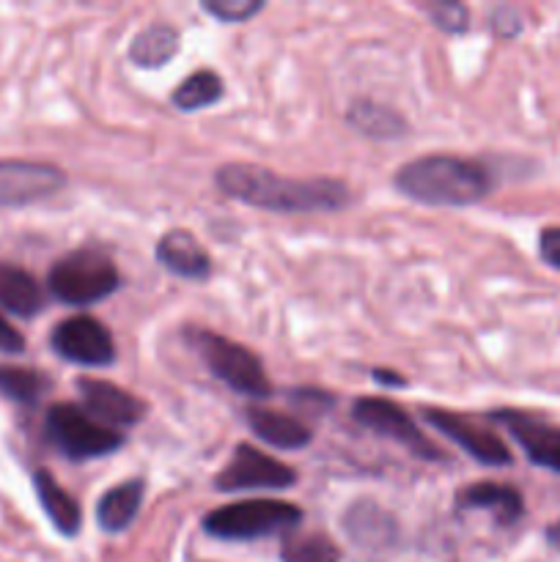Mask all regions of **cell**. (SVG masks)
Returning a JSON list of instances; mask_svg holds the SVG:
<instances>
[{
    "instance_id": "obj_1",
    "label": "cell",
    "mask_w": 560,
    "mask_h": 562,
    "mask_svg": "<svg viewBox=\"0 0 560 562\" xmlns=\"http://www.w3.org/2000/svg\"><path fill=\"white\" fill-rule=\"evenodd\" d=\"M220 190L247 206L283 214L338 212L349 203V187L338 179H291L261 165H223L214 173Z\"/></svg>"
},
{
    "instance_id": "obj_2",
    "label": "cell",
    "mask_w": 560,
    "mask_h": 562,
    "mask_svg": "<svg viewBox=\"0 0 560 562\" xmlns=\"http://www.w3.org/2000/svg\"><path fill=\"white\" fill-rule=\"evenodd\" d=\"M395 187L410 201L428 206H470L492 190V173L475 159L426 154L395 173Z\"/></svg>"
},
{
    "instance_id": "obj_3",
    "label": "cell",
    "mask_w": 560,
    "mask_h": 562,
    "mask_svg": "<svg viewBox=\"0 0 560 562\" xmlns=\"http://www.w3.org/2000/svg\"><path fill=\"white\" fill-rule=\"evenodd\" d=\"M121 283V274L115 263L104 252L75 250L69 256L58 258L47 274V285L55 300L71 307H88L93 302H102L113 294Z\"/></svg>"
},
{
    "instance_id": "obj_4",
    "label": "cell",
    "mask_w": 560,
    "mask_h": 562,
    "mask_svg": "<svg viewBox=\"0 0 560 562\" xmlns=\"http://www.w3.org/2000/svg\"><path fill=\"white\" fill-rule=\"evenodd\" d=\"M302 521V510L280 499H242L223 505L203 519V530L220 541H256L291 532Z\"/></svg>"
},
{
    "instance_id": "obj_5",
    "label": "cell",
    "mask_w": 560,
    "mask_h": 562,
    "mask_svg": "<svg viewBox=\"0 0 560 562\" xmlns=\"http://www.w3.org/2000/svg\"><path fill=\"white\" fill-rule=\"evenodd\" d=\"M187 340H190V346H195L209 371L220 382L228 384L234 393L250 395V398H267L272 393V384L264 373L261 360L242 344H234V340L209 333V329H187Z\"/></svg>"
},
{
    "instance_id": "obj_6",
    "label": "cell",
    "mask_w": 560,
    "mask_h": 562,
    "mask_svg": "<svg viewBox=\"0 0 560 562\" xmlns=\"http://www.w3.org/2000/svg\"><path fill=\"white\" fill-rule=\"evenodd\" d=\"M44 428H47V439L55 445V450L71 461L110 456L124 445V437L115 428H108L104 423L93 420L86 409L75 404L49 406Z\"/></svg>"
},
{
    "instance_id": "obj_7",
    "label": "cell",
    "mask_w": 560,
    "mask_h": 562,
    "mask_svg": "<svg viewBox=\"0 0 560 562\" xmlns=\"http://www.w3.org/2000/svg\"><path fill=\"white\" fill-rule=\"evenodd\" d=\"M53 351L64 360L88 368H104L115 360V344L110 329L93 316H71L49 335Z\"/></svg>"
},
{
    "instance_id": "obj_8",
    "label": "cell",
    "mask_w": 560,
    "mask_h": 562,
    "mask_svg": "<svg viewBox=\"0 0 560 562\" xmlns=\"http://www.w3.org/2000/svg\"><path fill=\"white\" fill-rule=\"evenodd\" d=\"M296 483V472L280 464L272 456L261 453L253 445H236L234 456L225 470L214 477L220 492H250V488H291Z\"/></svg>"
},
{
    "instance_id": "obj_9",
    "label": "cell",
    "mask_w": 560,
    "mask_h": 562,
    "mask_svg": "<svg viewBox=\"0 0 560 562\" xmlns=\"http://www.w3.org/2000/svg\"><path fill=\"white\" fill-rule=\"evenodd\" d=\"M351 415H355V420L360 423L362 428L379 434V437L393 439V442H399L401 448L421 456V459L426 461L443 459V453H439V450L423 437L421 428L412 423V417L406 415L399 404H393V401L360 398L355 401V406H351Z\"/></svg>"
},
{
    "instance_id": "obj_10",
    "label": "cell",
    "mask_w": 560,
    "mask_h": 562,
    "mask_svg": "<svg viewBox=\"0 0 560 562\" xmlns=\"http://www.w3.org/2000/svg\"><path fill=\"white\" fill-rule=\"evenodd\" d=\"M64 184V170L55 165L0 159V206H27V203L44 201Z\"/></svg>"
},
{
    "instance_id": "obj_11",
    "label": "cell",
    "mask_w": 560,
    "mask_h": 562,
    "mask_svg": "<svg viewBox=\"0 0 560 562\" xmlns=\"http://www.w3.org/2000/svg\"><path fill=\"white\" fill-rule=\"evenodd\" d=\"M423 417H426L428 426H434L450 442L459 445L478 464L508 467L514 461L511 459V450L503 445V439L489 431V428H483L481 423L470 420V417L453 415V412L445 409H423Z\"/></svg>"
},
{
    "instance_id": "obj_12",
    "label": "cell",
    "mask_w": 560,
    "mask_h": 562,
    "mask_svg": "<svg viewBox=\"0 0 560 562\" xmlns=\"http://www.w3.org/2000/svg\"><path fill=\"white\" fill-rule=\"evenodd\" d=\"M82 393V404L93 420L104 423L108 428H130L137 426L146 415V404L137 395L102 382V379H80L77 382Z\"/></svg>"
},
{
    "instance_id": "obj_13",
    "label": "cell",
    "mask_w": 560,
    "mask_h": 562,
    "mask_svg": "<svg viewBox=\"0 0 560 562\" xmlns=\"http://www.w3.org/2000/svg\"><path fill=\"white\" fill-rule=\"evenodd\" d=\"M497 423H503L511 431V437L519 442L527 459L544 470L560 472V428L549 426V423L536 420L530 415H519V412H497Z\"/></svg>"
},
{
    "instance_id": "obj_14",
    "label": "cell",
    "mask_w": 560,
    "mask_h": 562,
    "mask_svg": "<svg viewBox=\"0 0 560 562\" xmlns=\"http://www.w3.org/2000/svg\"><path fill=\"white\" fill-rule=\"evenodd\" d=\"M157 261L184 280H206L212 274V258L190 231H168L159 236Z\"/></svg>"
},
{
    "instance_id": "obj_15",
    "label": "cell",
    "mask_w": 560,
    "mask_h": 562,
    "mask_svg": "<svg viewBox=\"0 0 560 562\" xmlns=\"http://www.w3.org/2000/svg\"><path fill=\"white\" fill-rule=\"evenodd\" d=\"M456 505L459 510H486L494 516V521L503 527L519 521V516L525 514V505L516 488L503 486V483H472V486L461 488L456 494Z\"/></svg>"
},
{
    "instance_id": "obj_16",
    "label": "cell",
    "mask_w": 560,
    "mask_h": 562,
    "mask_svg": "<svg viewBox=\"0 0 560 562\" xmlns=\"http://www.w3.org/2000/svg\"><path fill=\"white\" fill-rule=\"evenodd\" d=\"M247 426L256 434L258 439H264L267 445L280 450H300L305 445H311V428L302 420L289 415H280V412L261 409V406H250L247 409Z\"/></svg>"
},
{
    "instance_id": "obj_17",
    "label": "cell",
    "mask_w": 560,
    "mask_h": 562,
    "mask_svg": "<svg viewBox=\"0 0 560 562\" xmlns=\"http://www.w3.org/2000/svg\"><path fill=\"white\" fill-rule=\"evenodd\" d=\"M344 527L351 536V541L366 549L390 547L399 532L393 516L379 508L377 503H357L351 505L349 514L344 516Z\"/></svg>"
},
{
    "instance_id": "obj_18",
    "label": "cell",
    "mask_w": 560,
    "mask_h": 562,
    "mask_svg": "<svg viewBox=\"0 0 560 562\" xmlns=\"http://www.w3.org/2000/svg\"><path fill=\"white\" fill-rule=\"evenodd\" d=\"M33 486H36L38 503H42L44 514L53 521L55 530H58L60 536H77V530H80L82 525V514L77 499L71 497L66 488H60V483L55 481L47 470H36Z\"/></svg>"
},
{
    "instance_id": "obj_19",
    "label": "cell",
    "mask_w": 560,
    "mask_h": 562,
    "mask_svg": "<svg viewBox=\"0 0 560 562\" xmlns=\"http://www.w3.org/2000/svg\"><path fill=\"white\" fill-rule=\"evenodd\" d=\"M0 307L22 318L36 316L44 307L42 285L25 269L0 263Z\"/></svg>"
},
{
    "instance_id": "obj_20",
    "label": "cell",
    "mask_w": 560,
    "mask_h": 562,
    "mask_svg": "<svg viewBox=\"0 0 560 562\" xmlns=\"http://www.w3.org/2000/svg\"><path fill=\"white\" fill-rule=\"evenodd\" d=\"M143 494H146V486H143L141 477L135 481H124L115 488H110L97 505V521L104 532H124L126 527L135 521L137 510H141Z\"/></svg>"
},
{
    "instance_id": "obj_21",
    "label": "cell",
    "mask_w": 560,
    "mask_h": 562,
    "mask_svg": "<svg viewBox=\"0 0 560 562\" xmlns=\"http://www.w3.org/2000/svg\"><path fill=\"white\" fill-rule=\"evenodd\" d=\"M179 31L173 25H165V22L148 25L132 42L130 60L141 69H159L179 53Z\"/></svg>"
},
{
    "instance_id": "obj_22",
    "label": "cell",
    "mask_w": 560,
    "mask_h": 562,
    "mask_svg": "<svg viewBox=\"0 0 560 562\" xmlns=\"http://www.w3.org/2000/svg\"><path fill=\"white\" fill-rule=\"evenodd\" d=\"M349 121L351 126L362 132V135H371V137H401L404 135L406 124L395 110L384 108V104L377 102H368V99H360L349 108Z\"/></svg>"
},
{
    "instance_id": "obj_23",
    "label": "cell",
    "mask_w": 560,
    "mask_h": 562,
    "mask_svg": "<svg viewBox=\"0 0 560 562\" xmlns=\"http://www.w3.org/2000/svg\"><path fill=\"white\" fill-rule=\"evenodd\" d=\"M220 97H223V80H220V75H214L212 69H201L179 82L170 102H173V108L184 110V113H195V110L220 102Z\"/></svg>"
},
{
    "instance_id": "obj_24",
    "label": "cell",
    "mask_w": 560,
    "mask_h": 562,
    "mask_svg": "<svg viewBox=\"0 0 560 562\" xmlns=\"http://www.w3.org/2000/svg\"><path fill=\"white\" fill-rule=\"evenodd\" d=\"M49 387L47 379L27 368H0V395L16 404H36Z\"/></svg>"
},
{
    "instance_id": "obj_25",
    "label": "cell",
    "mask_w": 560,
    "mask_h": 562,
    "mask_svg": "<svg viewBox=\"0 0 560 562\" xmlns=\"http://www.w3.org/2000/svg\"><path fill=\"white\" fill-rule=\"evenodd\" d=\"M283 562H340V552L327 536H289L280 549Z\"/></svg>"
},
{
    "instance_id": "obj_26",
    "label": "cell",
    "mask_w": 560,
    "mask_h": 562,
    "mask_svg": "<svg viewBox=\"0 0 560 562\" xmlns=\"http://www.w3.org/2000/svg\"><path fill=\"white\" fill-rule=\"evenodd\" d=\"M423 9H426L432 25H437L445 33H464L470 25V11L456 0H437V3H428Z\"/></svg>"
},
{
    "instance_id": "obj_27",
    "label": "cell",
    "mask_w": 560,
    "mask_h": 562,
    "mask_svg": "<svg viewBox=\"0 0 560 562\" xmlns=\"http://www.w3.org/2000/svg\"><path fill=\"white\" fill-rule=\"evenodd\" d=\"M261 9V0H203V11L223 22H245Z\"/></svg>"
},
{
    "instance_id": "obj_28",
    "label": "cell",
    "mask_w": 560,
    "mask_h": 562,
    "mask_svg": "<svg viewBox=\"0 0 560 562\" xmlns=\"http://www.w3.org/2000/svg\"><path fill=\"white\" fill-rule=\"evenodd\" d=\"M538 252L549 267L560 269V228H547L538 236Z\"/></svg>"
},
{
    "instance_id": "obj_29",
    "label": "cell",
    "mask_w": 560,
    "mask_h": 562,
    "mask_svg": "<svg viewBox=\"0 0 560 562\" xmlns=\"http://www.w3.org/2000/svg\"><path fill=\"white\" fill-rule=\"evenodd\" d=\"M22 349H25V338L0 316V351H5V355H20Z\"/></svg>"
},
{
    "instance_id": "obj_30",
    "label": "cell",
    "mask_w": 560,
    "mask_h": 562,
    "mask_svg": "<svg viewBox=\"0 0 560 562\" xmlns=\"http://www.w3.org/2000/svg\"><path fill=\"white\" fill-rule=\"evenodd\" d=\"M373 379L382 384H404V379L393 376V371H373Z\"/></svg>"
},
{
    "instance_id": "obj_31",
    "label": "cell",
    "mask_w": 560,
    "mask_h": 562,
    "mask_svg": "<svg viewBox=\"0 0 560 562\" xmlns=\"http://www.w3.org/2000/svg\"><path fill=\"white\" fill-rule=\"evenodd\" d=\"M547 541L552 543L555 549H560V521H555V525L549 527V530H547Z\"/></svg>"
}]
</instances>
